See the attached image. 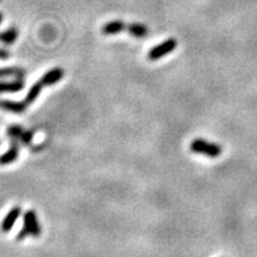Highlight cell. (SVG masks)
Wrapping results in <instances>:
<instances>
[{
  "label": "cell",
  "mask_w": 257,
  "mask_h": 257,
  "mask_svg": "<svg viewBox=\"0 0 257 257\" xmlns=\"http://www.w3.org/2000/svg\"><path fill=\"white\" fill-rule=\"evenodd\" d=\"M190 151H193L194 154H200L204 155V156L211 157V159H215V157H219L222 154V147L217 145V143L207 142L205 139L197 138L190 143Z\"/></svg>",
  "instance_id": "obj_1"
},
{
  "label": "cell",
  "mask_w": 257,
  "mask_h": 257,
  "mask_svg": "<svg viewBox=\"0 0 257 257\" xmlns=\"http://www.w3.org/2000/svg\"><path fill=\"white\" fill-rule=\"evenodd\" d=\"M41 232H42V230H41V226H39L37 215H36L33 210H28L24 214V228L17 235V240H23L28 235H32V236L37 238V236L41 235Z\"/></svg>",
  "instance_id": "obj_2"
},
{
  "label": "cell",
  "mask_w": 257,
  "mask_h": 257,
  "mask_svg": "<svg viewBox=\"0 0 257 257\" xmlns=\"http://www.w3.org/2000/svg\"><path fill=\"white\" fill-rule=\"evenodd\" d=\"M177 47V41L175 38H168L164 42H161L160 45H156L148 51L147 57L150 61H159L160 58L168 55V54L172 53L175 49Z\"/></svg>",
  "instance_id": "obj_3"
},
{
  "label": "cell",
  "mask_w": 257,
  "mask_h": 257,
  "mask_svg": "<svg viewBox=\"0 0 257 257\" xmlns=\"http://www.w3.org/2000/svg\"><path fill=\"white\" fill-rule=\"evenodd\" d=\"M20 215H21V207L20 206H15L12 210H9V213L4 217L3 222H1V231L3 232H9L13 224L16 223V220L19 219Z\"/></svg>",
  "instance_id": "obj_4"
},
{
  "label": "cell",
  "mask_w": 257,
  "mask_h": 257,
  "mask_svg": "<svg viewBox=\"0 0 257 257\" xmlns=\"http://www.w3.org/2000/svg\"><path fill=\"white\" fill-rule=\"evenodd\" d=\"M127 31V24H125L121 20H114V21H109L101 28V33L107 36L118 35L121 32Z\"/></svg>",
  "instance_id": "obj_5"
},
{
  "label": "cell",
  "mask_w": 257,
  "mask_h": 257,
  "mask_svg": "<svg viewBox=\"0 0 257 257\" xmlns=\"http://www.w3.org/2000/svg\"><path fill=\"white\" fill-rule=\"evenodd\" d=\"M19 157V141L13 139L12 141V146L8 151H5L1 156H0V165L11 164Z\"/></svg>",
  "instance_id": "obj_6"
},
{
  "label": "cell",
  "mask_w": 257,
  "mask_h": 257,
  "mask_svg": "<svg viewBox=\"0 0 257 257\" xmlns=\"http://www.w3.org/2000/svg\"><path fill=\"white\" fill-rule=\"evenodd\" d=\"M27 104L24 101H11V100H0V108L5 109L8 111L16 113V114H21L27 109Z\"/></svg>",
  "instance_id": "obj_7"
},
{
  "label": "cell",
  "mask_w": 257,
  "mask_h": 257,
  "mask_svg": "<svg viewBox=\"0 0 257 257\" xmlns=\"http://www.w3.org/2000/svg\"><path fill=\"white\" fill-rule=\"evenodd\" d=\"M63 76H65V71L62 69H59V67H57V69H53L50 70V71H47V73L41 77V80H42L43 84L47 87V85L57 84L58 81L61 80Z\"/></svg>",
  "instance_id": "obj_8"
},
{
  "label": "cell",
  "mask_w": 257,
  "mask_h": 257,
  "mask_svg": "<svg viewBox=\"0 0 257 257\" xmlns=\"http://www.w3.org/2000/svg\"><path fill=\"white\" fill-rule=\"evenodd\" d=\"M23 88V79H16L13 81H0V93H16Z\"/></svg>",
  "instance_id": "obj_9"
},
{
  "label": "cell",
  "mask_w": 257,
  "mask_h": 257,
  "mask_svg": "<svg viewBox=\"0 0 257 257\" xmlns=\"http://www.w3.org/2000/svg\"><path fill=\"white\" fill-rule=\"evenodd\" d=\"M43 87H46V85L43 84V81L39 79L38 81H36L35 84L32 85L31 91L27 93V96H25V100H24V103L27 104V105H31V104H33L36 101V99L38 97V95L41 93V91H42Z\"/></svg>",
  "instance_id": "obj_10"
},
{
  "label": "cell",
  "mask_w": 257,
  "mask_h": 257,
  "mask_svg": "<svg viewBox=\"0 0 257 257\" xmlns=\"http://www.w3.org/2000/svg\"><path fill=\"white\" fill-rule=\"evenodd\" d=\"M131 36H134L137 38H143L148 36V28L143 24H127V31Z\"/></svg>",
  "instance_id": "obj_11"
},
{
  "label": "cell",
  "mask_w": 257,
  "mask_h": 257,
  "mask_svg": "<svg viewBox=\"0 0 257 257\" xmlns=\"http://www.w3.org/2000/svg\"><path fill=\"white\" fill-rule=\"evenodd\" d=\"M25 76V71L21 69H0V79L4 77H15V79H23Z\"/></svg>",
  "instance_id": "obj_12"
},
{
  "label": "cell",
  "mask_w": 257,
  "mask_h": 257,
  "mask_svg": "<svg viewBox=\"0 0 257 257\" xmlns=\"http://www.w3.org/2000/svg\"><path fill=\"white\" fill-rule=\"evenodd\" d=\"M16 38H17V31L15 28H11L3 33H0V41L5 45H12L16 41Z\"/></svg>",
  "instance_id": "obj_13"
},
{
  "label": "cell",
  "mask_w": 257,
  "mask_h": 257,
  "mask_svg": "<svg viewBox=\"0 0 257 257\" xmlns=\"http://www.w3.org/2000/svg\"><path fill=\"white\" fill-rule=\"evenodd\" d=\"M8 137H11L12 139L16 141H21V137L24 134V129L21 126H9L7 130Z\"/></svg>",
  "instance_id": "obj_14"
},
{
  "label": "cell",
  "mask_w": 257,
  "mask_h": 257,
  "mask_svg": "<svg viewBox=\"0 0 257 257\" xmlns=\"http://www.w3.org/2000/svg\"><path fill=\"white\" fill-rule=\"evenodd\" d=\"M32 139H33V133L32 131H24L23 137H21V142L24 145H31Z\"/></svg>",
  "instance_id": "obj_15"
},
{
  "label": "cell",
  "mask_w": 257,
  "mask_h": 257,
  "mask_svg": "<svg viewBox=\"0 0 257 257\" xmlns=\"http://www.w3.org/2000/svg\"><path fill=\"white\" fill-rule=\"evenodd\" d=\"M8 57H9V53H8V51L1 50V49H0V59H7Z\"/></svg>",
  "instance_id": "obj_16"
},
{
  "label": "cell",
  "mask_w": 257,
  "mask_h": 257,
  "mask_svg": "<svg viewBox=\"0 0 257 257\" xmlns=\"http://www.w3.org/2000/svg\"><path fill=\"white\" fill-rule=\"evenodd\" d=\"M1 20H3V16H1V13H0V23H1Z\"/></svg>",
  "instance_id": "obj_17"
}]
</instances>
